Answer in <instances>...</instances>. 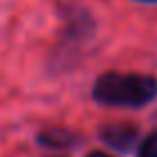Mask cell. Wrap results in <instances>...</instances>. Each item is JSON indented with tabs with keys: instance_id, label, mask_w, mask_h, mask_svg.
Instances as JSON below:
<instances>
[{
	"instance_id": "cell-1",
	"label": "cell",
	"mask_w": 157,
	"mask_h": 157,
	"mask_svg": "<svg viewBox=\"0 0 157 157\" xmlns=\"http://www.w3.org/2000/svg\"><path fill=\"white\" fill-rule=\"evenodd\" d=\"M157 96V80L137 73H105L94 86V98L102 105L141 107Z\"/></svg>"
},
{
	"instance_id": "cell-2",
	"label": "cell",
	"mask_w": 157,
	"mask_h": 157,
	"mask_svg": "<svg viewBox=\"0 0 157 157\" xmlns=\"http://www.w3.org/2000/svg\"><path fill=\"white\" fill-rule=\"evenodd\" d=\"M139 157H157V132L146 137V141L139 148Z\"/></svg>"
},
{
	"instance_id": "cell-3",
	"label": "cell",
	"mask_w": 157,
	"mask_h": 157,
	"mask_svg": "<svg viewBox=\"0 0 157 157\" xmlns=\"http://www.w3.org/2000/svg\"><path fill=\"white\" fill-rule=\"evenodd\" d=\"M89 157H112V155H105V153H91Z\"/></svg>"
},
{
	"instance_id": "cell-4",
	"label": "cell",
	"mask_w": 157,
	"mask_h": 157,
	"mask_svg": "<svg viewBox=\"0 0 157 157\" xmlns=\"http://www.w3.org/2000/svg\"><path fill=\"white\" fill-rule=\"evenodd\" d=\"M144 2H155V0H144Z\"/></svg>"
}]
</instances>
